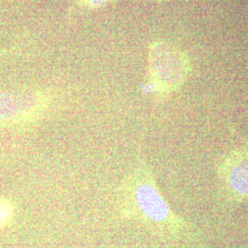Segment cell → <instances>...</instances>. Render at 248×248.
<instances>
[{"label":"cell","instance_id":"6da1fadb","mask_svg":"<svg viewBox=\"0 0 248 248\" xmlns=\"http://www.w3.org/2000/svg\"><path fill=\"white\" fill-rule=\"evenodd\" d=\"M122 209L131 220L166 237L182 235L186 221L174 213L160 192L150 170L139 167L124 181L121 193Z\"/></svg>","mask_w":248,"mask_h":248},{"label":"cell","instance_id":"3957f363","mask_svg":"<svg viewBox=\"0 0 248 248\" xmlns=\"http://www.w3.org/2000/svg\"><path fill=\"white\" fill-rule=\"evenodd\" d=\"M217 193L229 206L248 202V143L229 151L218 164Z\"/></svg>","mask_w":248,"mask_h":248},{"label":"cell","instance_id":"7a4b0ae2","mask_svg":"<svg viewBox=\"0 0 248 248\" xmlns=\"http://www.w3.org/2000/svg\"><path fill=\"white\" fill-rule=\"evenodd\" d=\"M190 71L185 53L168 43L152 45L149 52V78L153 89L169 94L180 89Z\"/></svg>","mask_w":248,"mask_h":248},{"label":"cell","instance_id":"277c9868","mask_svg":"<svg viewBox=\"0 0 248 248\" xmlns=\"http://www.w3.org/2000/svg\"><path fill=\"white\" fill-rule=\"evenodd\" d=\"M48 105V98L41 92L23 90L0 93V120L28 123L41 118Z\"/></svg>","mask_w":248,"mask_h":248},{"label":"cell","instance_id":"5b68a950","mask_svg":"<svg viewBox=\"0 0 248 248\" xmlns=\"http://www.w3.org/2000/svg\"><path fill=\"white\" fill-rule=\"evenodd\" d=\"M13 215L14 208L10 201L0 198V229H3L11 222Z\"/></svg>","mask_w":248,"mask_h":248},{"label":"cell","instance_id":"8992f818","mask_svg":"<svg viewBox=\"0 0 248 248\" xmlns=\"http://www.w3.org/2000/svg\"><path fill=\"white\" fill-rule=\"evenodd\" d=\"M83 1L87 6L96 8V7H101L103 5L108 4L114 0H83Z\"/></svg>","mask_w":248,"mask_h":248}]
</instances>
